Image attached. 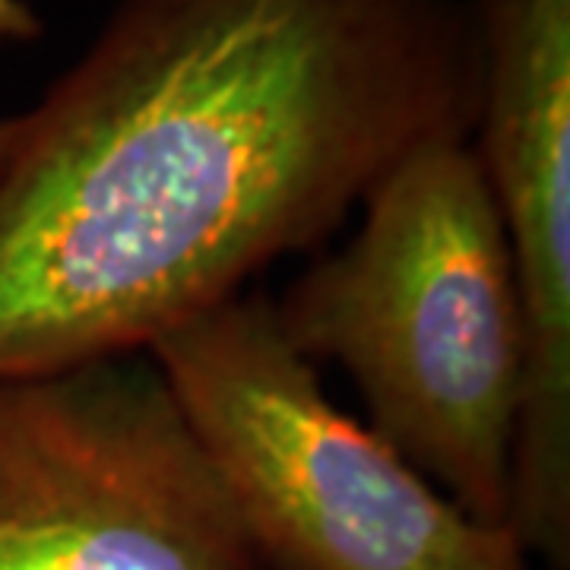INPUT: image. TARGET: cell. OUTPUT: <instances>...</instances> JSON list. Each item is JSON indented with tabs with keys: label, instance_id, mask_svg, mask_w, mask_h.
I'll return each instance as SVG.
<instances>
[{
	"label": "cell",
	"instance_id": "obj_6",
	"mask_svg": "<svg viewBox=\"0 0 570 570\" xmlns=\"http://www.w3.org/2000/svg\"><path fill=\"white\" fill-rule=\"evenodd\" d=\"M41 32V20L29 0H0V51L10 45L36 39Z\"/></svg>",
	"mask_w": 570,
	"mask_h": 570
},
{
	"label": "cell",
	"instance_id": "obj_2",
	"mask_svg": "<svg viewBox=\"0 0 570 570\" xmlns=\"http://www.w3.org/2000/svg\"><path fill=\"white\" fill-rule=\"evenodd\" d=\"M362 223L273 302L285 343L355 384L365 425L466 510L510 530L530 336L469 140L412 149Z\"/></svg>",
	"mask_w": 570,
	"mask_h": 570
},
{
	"label": "cell",
	"instance_id": "obj_3",
	"mask_svg": "<svg viewBox=\"0 0 570 570\" xmlns=\"http://www.w3.org/2000/svg\"><path fill=\"white\" fill-rule=\"evenodd\" d=\"M266 570H530L504 527L450 501L330 400L245 292L149 348Z\"/></svg>",
	"mask_w": 570,
	"mask_h": 570
},
{
	"label": "cell",
	"instance_id": "obj_5",
	"mask_svg": "<svg viewBox=\"0 0 570 570\" xmlns=\"http://www.w3.org/2000/svg\"><path fill=\"white\" fill-rule=\"evenodd\" d=\"M485 175L523 295L530 374L510 532L570 568V0H472Z\"/></svg>",
	"mask_w": 570,
	"mask_h": 570
},
{
	"label": "cell",
	"instance_id": "obj_1",
	"mask_svg": "<svg viewBox=\"0 0 570 570\" xmlns=\"http://www.w3.org/2000/svg\"><path fill=\"white\" fill-rule=\"evenodd\" d=\"M475 115L472 0H118L0 156V377L149 352Z\"/></svg>",
	"mask_w": 570,
	"mask_h": 570
},
{
	"label": "cell",
	"instance_id": "obj_7",
	"mask_svg": "<svg viewBox=\"0 0 570 570\" xmlns=\"http://www.w3.org/2000/svg\"><path fill=\"white\" fill-rule=\"evenodd\" d=\"M10 137H13V115H10V118H0V156L7 153Z\"/></svg>",
	"mask_w": 570,
	"mask_h": 570
},
{
	"label": "cell",
	"instance_id": "obj_4",
	"mask_svg": "<svg viewBox=\"0 0 570 570\" xmlns=\"http://www.w3.org/2000/svg\"><path fill=\"white\" fill-rule=\"evenodd\" d=\"M0 570H266L149 352L0 377Z\"/></svg>",
	"mask_w": 570,
	"mask_h": 570
}]
</instances>
